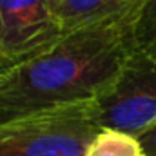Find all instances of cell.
<instances>
[{
    "instance_id": "cell-1",
    "label": "cell",
    "mask_w": 156,
    "mask_h": 156,
    "mask_svg": "<svg viewBox=\"0 0 156 156\" xmlns=\"http://www.w3.org/2000/svg\"><path fill=\"white\" fill-rule=\"evenodd\" d=\"M136 24L104 22L64 35L0 75V123L98 98L122 71Z\"/></svg>"
},
{
    "instance_id": "cell-2",
    "label": "cell",
    "mask_w": 156,
    "mask_h": 156,
    "mask_svg": "<svg viewBox=\"0 0 156 156\" xmlns=\"http://www.w3.org/2000/svg\"><path fill=\"white\" fill-rule=\"evenodd\" d=\"M100 127L94 100L0 123V156H83Z\"/></svg>"
},
{
    "instance_id": "cell-3",
    "label": "cell",
    "mask_w": 156,
    "mask_h": 156,
    "mask_svg": "<svg viewBox=\"0 0 156 156\" xmlns=\"http://www.w3.org/2000/svg\"><path fill=\"white\" fill-rule=\"evenodd\" d=\"M94 120L136 138L156 125V44L134 42L115 82L94 98Z\"/></svg>"
},
{
    "instance_id": "cell-4",
    "label": "cell",
    "mask_w": 156,
    "mask_h": 156,
    "mask_svg": "<svg viewBox=\"0 0 156 156\" xmlns=\"http://www.w3.org/2000/svg\"><path fill=\"white\" fill-rule=\"evenodd\" d=\"M58 0H0V55L20 64L62 38Z\"/></svg>"
},
{
    "instance_id": "cell-5",
    "label": "cell",
    "mask_w": 156,
    "mask_h": 156,
    "mask_svg": "<svg viewBox=\"0 0 156 156\" xmlns=\"http://www.w3.org/2000/svg\"><path fill=\"white\" fill-rule=\"evenodd\" d=\"M145 0H58L56 13L62 35L104 22H131L138 26Z\"/></svg>"
},
{
    "instance_id": "cell-6",
    "label": "cell",
    "mask_w": 156,
    "mask_h": 156,
    "mask_svg": "<svg viewBox=\"0 0 156 156\" xmlns=\"http://www.w3.org/2000/svg\"><path fill=\"white\" fill-rule=\"evenodd\" d=\"M83 156H145L142 144L136 136L115 131L100 129L89 144Z\"/></svg>"
},
{
    "instance_id": "cell-7",
    "label": "cell",
    "mask_w": 156,
    "mask_h": 156,
    "mask_svg": "<svg viewBox=\"0 0 156 156\" xmlns=\"http://www.w3.org/2000/svg\"><path fill=\"white\" fill-rule=\"evenodd\" d=\"M134 42L156 44V0H145V7L134 31Z\"/></svg>"
},
{
    "instance_id": "cell-8",
    "label": "cell",
    "mask_w": 156,
    "mask_h": 156,
    "mask_svg": "<svg viewBox=\"0 0 156 156\" xmlns=\"http://www.w3.org/2000/svg\"><path fill=\"white\" fill-rule=\"evenodd\" d=\"M138 140H140V144H142L144 154L145 156H156V125L151 127L149 131H145L144 134H140Z\"/></svg>"
},
{
    "instance_id": "cell-9",
    "label": "cell",
    "mask_w": 156,
    "mask_h": 156,
    "mask_svg": "<svg viewBox=\"0 0 156 156\" xmlns=\"http://www.w3.org/2000/svg\"><path fill=\"white\" fill-rule=\"evenodd\" d=\"M13 66H15V64H13L11 60H7L5 56H2V55H0V75H2L4 71H7L9 67H13Z\"/></svg>"
}]
</instances>
